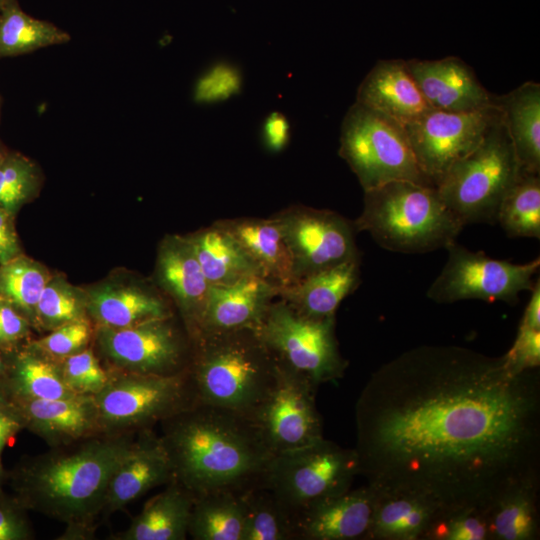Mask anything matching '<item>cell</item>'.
<instances>
[{
	"instance_id": "cell-1",
	"label": "cell",
	"mask_w": 540,
	"mask_h": 540,
	"mask_svg": "<svg viewBox=\"0 0 540 540\" xmlns=\"http://www.w3.org/2000/svg\"><path fill=\"white\" fill-rule=\"evenodd\" d=\"M358 473L441 510L490 507L540 481L539 368L504 355L421 345L378 367L355 404Z\"/></svg>"
},
{
	"instance_id": "cell-2",
	"label": "cell",
	"mask_w": 540,
	"mask_h": 540,
	"mask_svg": "<svg viewBox=\"0 0 540 540\" xmlns=\"http://www.w3.org/2000/svg\"><path fill=\"white\" fill-rule=\"evenodd\" d=\"M173 480L194 497L244 492L257 485L272 457L252 419L195 401L164 419Z\"/></svg>"
},
{
	"instance_id": "cell-3",
	"label": "cell",
	"mask_w": 540,
	"mask_h": 540,
	"mask_svg": "<svg viewBox=\"0 0 540 540\" xmlns=\"http://www.w3.org/2000/svg\"><path fill=\"white\" fill-rule=\"evenodd\" d=\"M188 374L196 400L252 418L270 393L278 362L257 329L199 333Z\"/></svg>"
},
{
	"instance_id": "cell-4",
	"label": "cell",
	"mask_w": 540,
	"mask_h": 540,
	"mask_svg": "<svg viewBox=\"0 0 540 540\" xmlns=\"http://www.w3.org/2000/svg\"><path fill=\"white\" fill-rule=\"evenodd\" d=\"M353 225L382 248L405 254L446 248L464 227L436 187L404 180L364 191V207Z\"/></svg>"
},
{
	"instance_id": "cell-5",
	"label": "cell",
	"mask_w": 540,
	"mask_h": 540,
	"mask_svg": "<svg viewBox=\"0 0 540 540\" xmlns=\"http://www.w3.org/2000/svg\"><path fill=\"white\" fill-rule=\"evenodd\" d=\"M132 446L124 441L95 442L43 460L26 472V498L60 520H82L104 505L110 480Z\"/></svg>"
},
{
	"instance_id": "cell-6",
	"label": "cell",
	"mask_w": 540,
	"mask_h": 540,
	"mask_svg": "<svg viewBox=\"0 0 540 540\" xmlns=\"http://www.w3.org/2000/svg\"><path fill=\"white\" fill-rule=\"evenodd\" d=\"M520 175L501 113L481 142L456 161L436 186L447 208L465 226L497 223L500 204Z\"/></svg>"
},
{
	"instance_id": "cell-7",
	"label": "cell",
	"mask_w": 540,
	"mask_h": 540,
	"mask_svg": "<svg viewBox=\"0 0 540 540\" xmlns=\"http://www.w3.org/2000/svg\"><path fill=\"white\" fill-rule=\"evenodd\" d=\"M339 155L364 191L398 180L434 186L419 167L404 127L357 102L343 118Z\"/></svg>"
},
{
	"instance_id": "cell-8",
	"label": "cell",
	"mask_w": 540,
	"mask_h": 540,
	"mask_svg": "<svg viewBox=\"0 0 540 540\" xmlns=\"http://www.w3.org/2000/svg\"><path fill=\"white\" fill-rule=\"evenodd\" d=\"M358 473L354 448L324 437L310 445L273 454L258 485L272 491L296 516L311 505L342 494Z\"/></svg>"
},
{
	"instance_id": "cell-9",
	"label": "cell",
	"mask_w": 540,
	"mask_h": 540,
	"mask_svg": "<svg viewBox=\"0 0 540 540\" xmlns=\"http://www.w3.org/2000/svg\"><path fill=\"white\" fill-rule=\"evenodd\" d=\"M257 331L275 358L314 386L344 376L347 361L335 335V316L309 318L286 302L273 301Z\"/></svg>"
},
{
	"instance_id": "cell-10",
	"label": "cell",
	"mask_w": 540,
	"mask_h": 540,
	"mask_svg": "<svg viewBox=\"0 0 540 540\" xmlns=\"http://www.w3.org/2000/svg\"><path fill=\"white\" fill-rule=\"evenodd\" d=\"M445 249L447 261L427 291V297L436 303L479 299L516 304L520 292L532 289L540 267L539 257L515 264L470 251L456 241Z\"/></svg>"
},
{
	"instance_id": "cell-11",
	"label": "cell",
	"mask_w": 540,
	"mask_h": 540,
	"mask_svg": "<svg viewBox=\"0 0 540 540\" xmlns=\"http://www.w3.org/2000/svg\"><path fill=\"white\" fill-rule=\"evenodd\" d=\"M288 248L294 282L360 259L353 222L327 209L291 206L271 216Z\"/></svg>"
},
{
	"instance_id": "cell-12",
	"label": "cell",
	"mask_w": 540,
	"mask_h": 540,
	"mask_svg": "<svg viewBox=\"0 0 540 540\" xmlns=\"http://www.w3.org/2000/svg\"><path fill=\"white\" fill-rule=\"evenodd\" d=\"M275 383L252 421L272 454L298 449L323 438L315 403L317 387L278 360Z\"/></svg>"
},
{
	"instance_id": "cell-13",
	"label": "cell",
	"mask_w": 540,
	"mask_h": 540,
	"mask_svg": "<svg viewBox=\"0 0 540 540\" xmlns=\"http://www.w3.org/2000/svg\"><path fill=\"white\" fill-rule=\"evenodd\" d=\"M97 417L114 426L164 420L196 401L188 371L176 375H142L108 383L93 398Z\"/></svg>"
},
{
	"instance_id": "cell-14",
	"label": "cell",
	"mask_w": 540,
	"mask_h": 540,
	"mask_svg": "<svg viewBox=\"0 0 540 540\" xmlns=\"http://www.w3.org/2000/svg\"><path fill=\"white\" fill-rule=\"evenodd\" d=\"M499 116L496 105L471 112L432 109L403 127L419 167L436 187L449 168L481 142Z\"/></svg>"
},
{
	"instance_id": "cell-15",
	"label": "cell",
	"mask_w": 540,
	"mask_h": 540,
	"mask_svg": "<svg viewBox=\"0 0 540 540\" xmlns=\"http://www.w3.org/2000/svg\"><path fill=\"white\" fill-rule=\"evenodd\" d=\"M98 342L115 365L132 374L176 375L190 365L185 343L169 317L125 328L100 327Z\"/></svg>"
},
{
	"instance_id": "cell-16",
	"label": "cell",
	"mask_w": 540,
	"mask_h": 540,
	"mask_svg": "<svg viewBox=\"0 0 540 540\" xmlns=\"http://www.w3.org/2000/svg\"><path fill=\"white\" fill-rule=\"evenodd\" d=\"M406 64L433 109L471 112L495 106L494 95L481 84L473 68L459 57L410 59Z\"/></svg>"
},
{
	"instance_id": "cell-17",
	"label": "cell",
	"mask_w": 540,
	"mask_h": 540,
	"mask_svg": "<svg viewBox=\"0 0 540 540\" xmlns=\"http://www.w3.org/2000/svg\"><path fill=\"white\" fill-rule=\"evenodd\" d=\"M375 498L366 484L311 505L297 516L298 540H366Z\"/></svg>"
},
{
	"instance_id": "cell-18",
	"label": "cell",
	"mask_w": 540,
	"mask_h": 540,
	"mask_svg": "<svg viewBox=\"0 0 540 540\" xmlns=\"http://www.w3.org/2000/svg\"><path fill=\"white\" fill-rule=\"evenodd\" d=\"M156 276L179 307L192 338L198 331L210 284L187 236L163 239L158 249Z\"/></svg>"
},
{
	"instance_id": "cell-19",
	"label": "cell",
	"mask_w": 540,
	"mask_h": 540,
	"mask_svg": "<svg viewBox=\"0 0 540 540\" xmlns=\"http://www.w3.org/2000/svg\"><path fill=\"white\" fill-rule=\"evenodd\" d=\"M278 289L259 275L229 285L210 286L199 328L193 337L199 333L257 329L277 297Z\"/></svg>"
},
{
	"instance_id": "cell-20",
	"label": "cell",
	"mask_w": 540,
	"mask_h": 540,
	"mask_svg": "<svg viewBox=\"0 0 540 540\" xmlns=\"http://www.w3.org/2000/svg\"><path fill=\"white\" fill-rule=\"evenodd\" d=\"M356 102L402 126L433 109L403 59L379 60L360 83Z\"/></svg>"
},
{
	"instance_id": "cell-21",
	"label": "cell",
	"mask_w": 540,
	"mask_h": 540,
	"mask_svg": "<svg viewBox=\"0 0 540 540\" xmlns=\"http://www.w3.org/2000/svg\"><path fill=\"white\" fill-rule=\"evenodd\" d=\"M375 490V504L366 540H424L431 524L442 511L435 502L417 493Z\"/></svg>"
},
{
	"instance_id": "cell-22",
	"label": "cell",
	"mask_w": 540,
	"mask_h": 540,
	"mask_svg": "<svg viewBox=\"0 0 540 540\" xmlns=\"http://www.w3.org/2000/svg\"><path fill=\"white\" fill-rule=\"evenodd\" d=\"M359 283L360 259L349 260L279 288L277 297L303 316L334 317L339 304Z\"/></svg>"
},
{
	"instance_id": "cell-23",
	"label": "cell",
	"mask_w": 540,
	"mask_h": 540,
	"mask_svg": "<svg viewBox=\"0 0 540 540\" xmlns=\"http://www.w3.org/2000/svg\"><path fill=\"white\" fill-rule=\"evenodd\" d=\"M172 480V463L161 440L133 445L110 480L104 505L113 510L123 508L153 487Z\"/></svg>"
},
{
	"instance_id": "cell-24",
	"label": "cell",
	"mask_w": 540,
	"mask_h": 540,
	"mask_svg": "<svg viewBox=\"0 0 540 540\" xmlns=\"http://www.w3.org/2000/svg\"><path fill=\"white\" fill-rule=\"evenodd\" d=\"M494 103L511 139L520 172H540V84L527 81Z\"/></svg>"
},
{
	"instance_id": "cell-25",
	"label": "cell",
	"mask_w": 540,
	"mask_h": 540,
	"mask_svg": "<svg viewBox=\"0 0 540 540\" xmlns=\"http://www.w3.org/2000/svg\"><path fill=\"white\" fill-rule=\"evenodd\" d=\"M218 222L242 245L266 280L278 288L293 284L290 254L273 218H236Z\"/></svg>"
},
{
	"instance_id": "cell-26",
	"label": "cell",
	"mask_w": 540,
	"mask_h": 540,
	"mask_svg": "<svg viewBox=\"0 0 540 540\" xmlns=\"http://www.w3.org/2000/svg\"><path fill=\"white\" fill-rule=\"evenodd\" d=\"M187 238L210 286L229 285L246 277L262 276L242 245L218 221Z\"/></svg>"
},
{
	"instance_id": "cell-27",
	"label": "cell",
	"mask_w": 540,
	"mask_h": 540,
	"mask_svg": "<svg viewBox=\"0 0 540 540\" xmlns=\"http://www.w3.org/2000/svg\"><path fill=\"white\" fill-rule=\"evenodd\" d=\"M87 311L100 327L125 328L169 317L165 303L155 294L135 286L106 284L87 294Z\"/></svg>"
},
{
	"instance_id": "cell-28",
	"label": "cell",
	"mask_w": 540,
	"mask_h": 540,
	"mask_svg": "<svg viewBox=\"0 0 540 540\" xmlns=\"http://www.w3.org/2000/svg\"><path fill=\"white\" fill-rule=\"evenodd\" d=\"M194 496L176 481L149 500L141 513L123 533L124 540H183Z\"/></svg>"
},
{
	"instance_id": "cell-29",
	"label": "cell",
	"mask_w": 540,
	"mask_h": 540,
	"mask_svg": "<svg viewBox=\"0 0 540 540\" xmlns=\"http://www.w3.org/2000/svg\"><path fill=\"white\" fill-rule=\"evenodd\" d=\"M246 522L242 492L205 493L194 497L188 534L196 540H244Z\"/></svg>"
},
{
	"instance_id": "cell-30",
	"label": "cell",
	"mask_w": 540,
	"mask_h": 540,
	"mask_svg": "<svg viewBox=\"0 0 540 540\" xmlns=\"http://www.w3.org/2000/svg\"><path fill=\"white\" fill-rule=\"evenodd\" d=\"M21 415L33 429L52 438H77L95 423L94 400L77 395L62 399H22Z\"/></svg>"
},
{
	"instance_id": "cell-31",
	"label": "cell",
	"mask_w": 540,
	"mask_h": 540,
	"mask_svg": "<svg viewBox=\"0 0 540 540\" xmlns=\"http://www.w3.org/2000/svg\"><path fill=\"white\" fill-rule=\"evenodd\" d=\"M539 483L528 481L514 486L489 507L491 540L539 538Z\"/></svg>"
},
{
	"instance_id": "cell-32",
	"label": "cell",
	"mask_w": 540,
	"mask_h": 540,
	"mask_svg": "<svg viewBox=\"0 0 540 540\" xmlns=\"http://www.w3.org/2000/svg\"><path fill=\"white\" fill-rule=\"evenodd\" d=\"M69 40L64 30L26 14L17 0H7L0 10V57L22 55Z\"/></svg>"
},
{
	"instance_id": "cell-33",
	"label": "cell",
	"mask_w": 540,
	"mask_h": 540,
	"mask_svg": "<svg viewBox=\"0 0 540 540\" xmlns=\"http://www.w3.org/2000/svg\"><path fill=\"white\" fill-rule=\"evenodd\" d=\"M247 510L244 540H298L297 516L261 485L242 492Z\"/></svg>"
},
{
	"instance_id": "cell-34",
	"label": "cell",
	"mask_w": 540,
	"mask_h": 540,
	"mask_svg": "<svg viewBox=\"0 0 540 540\" xmlns=\"http://www.w3.org/2000/svg\"><path fill=\"white\" fill-rule=\"evenodd\" d=\"M497 223L511 238H540L539 174L520 172L500 204Z\"/></svg>"
},
{
	"instance_id": "cell-35",
	"label": "cell",
	"mask_w": 540,
	"mask_h": 540,
	"mask_svg": "<svg viewBox=\"0 0 540 540\" xmlns=\"http://www.w3.org/2000/svg\"><path fill=\"white\" fill-rule=\"evenodd\" d=\"M50 279L41 264L20 254L0 265V296L26 318L33 319L37 302Z\"/></svg>"
},
{
	"instance_id": "cell-36",
	"label": "cell",
	"mask_w": 540,
	"mask_h": 540,
	"mask_svg": "<svg viewBox=\"0 0 540 540\" xmlns=\"http://www.w3.org/2000/svg\"><path fill=\"white\" fill-rule=\"evenodd\" d=\"M12 383L21 399H62L77 396L64 382L61 371L36 354L20 353L13 364Z\"/></svg>"
},
{
	"instance_id": "cell-37",
	"label": "cell",
	"mask_w": 540,
	"mask_h": 540,
	"mask_svg": "<svg viewBox=\"0 0 540 540\" xmlns=\"http://www.w3.org/2000/svg\"><path fill=\"white\" fill-rule=\"evenodd\" d=\"M87 311V294L56 277L48 281L37 302L33 320L45 328L83 319Z\"/></svg>"
},
{
	"instance_id": "cell-38",
	"label": "cell",
	"mask_w": 540,
	"mask_h": 540,
	"mask_svg": "<svg viewBox=\"0 0 540 540\" xmlns=\"http://www.w3.org/2000/svg\"><path fill=\"white\" fill-rule=\"evenodd\" d=\"M38 186L36 165L20 153L7 152L0 162V207L15 215Z\"/></svg>"
},
{
	"instance_id": "cell-39",
	"label": "cell",
	"mask_w": 540,
	"mask_h": 540,
	"mask_svg": "<svg viewBox=\"0 0 540 540\" xmlns=\"http://www.w3.org/2000/svg\"><path fill=\"white\" fill-rule=\"evenodd\" d=\"M489 507L464 506L441 511L424 540H491Z\"/></svg>"
},
{
	"instance_id": "cell-40",
	"label": "cell",
	"mask_w": 540,
	"mask_h": 540,
	"mask_svg": "<svg viewBox=\"0 0 540 540\" xmlns=\"http://www.w3.org/2000/svg\"><path fill=\"white\" fill-rule=\"evenodd\" d=\"M61 375L77 395L98 394L109 383L107 373L91 350H82L65 358Z\"/></svg>"
},
{
	"instance_id": "cell-41",
	"label": "cell",
	"mask_w": 540,
	"mask_h": 540,
	"mask_svg": "<svg viewBox=\"0 0 540 540\" xmlns=\"http://www.w3.org/2000/svg\"><path fill=\"white\" fill-rule=\"evenodd\" d=\"M242 78L239 70L227 63H218L207 70L196 82L194 100L197 103L223 101L240 91Z\"/></svg>"
},
{
	"instance_id": "cell-42",
	"label": "cell",
	"mask_w": 540,
	"mask_h": 540,
	"mask_svg": "<svg viewBox=\"0 0 540 540\" xmlns=\"http://www.w3.org/2000/svg\"><path fill=\"white\" fill-rule=\"evenodd\" d=\"M91 337L89 322L83 318L55 328L49 335L35 342V350L54 357H68L86 347Z\"/></svg>"
},
{
	"instance_id": "cell-43",
	"label": "cell",
	"mask_w": 540,
	"mask_h": 540,
	"mask_svg": "<svg viewBox=\"0 0 540 540\" xmlns=\"http://www.w3.org/2000/svg\"><path fill=\"white\" fill-rule=\"evenodd\" d=\"M504 356L516 370L539 368L540 330L519 325L516 339Z\"/></svg>"
},
{
	"instance_id": "cell-44",
	"label": "cell",
	"mask_w": 540,
	"mask_h": 540,
	"mask_svg": "<svg viewBox=\"0 0 540 540\" xmlns=\"http://www.w3.org/2000/svg\"><path fill=\"white\" fill-rule=\"evenodd\" d=\"M29 323L26 317L5 300L0 302V348H9L25 337Z\"/></svg>"
},
{
	"instance_id": "cell-45",
	"label": "cell",
	"mask_w": 540,
	"mask_h": 540,
	"mask_svg": "<svg viewBox=\"0 0 540 540\" xmlns=\"http://www.w3.org/2000/svg\"><path fill=\"white\" fill-rule=\"evenodd\" d=\"M263 140L266 147L272 152H279L287 145L290 137L288 119L281 112L270 113L263 124Z\"/></svg>"
},
{
	"instance_id": "cell-46",
	"label": "cell",
	"mask_w": 540,
	"mask_h": 540,
	"mask_svg": "<svg viewBox=\"0 0 540 540\" xmlns=\"http://www.w3.org/2000/svg\"><path fill=\"white\" fill-rule=\"evenodd\" d=\"M21 254L14 227V214L0 207V265Z\"/></svg>"
},
{
	"instance_id": "cell-47",
	"label": "cell",
	"mask_w": 540,
	"mask_h": 540,
	"mask_svg": "<svg viewBox=\"0 0 540 540\" xmlns=\"http://www.w3.org/2000/svg\"><path fill=\"white\" fill-rule=\"evenodd\" d=\"M29 537L24 518L10 505L0 503V540H22Z\"/></svg>"
},
{
	"instance_id": "cell-48",
	"label": "cell",
	"mask_w": 540,
	"mask_h": 540,
	"mask_svg": "<svg viewBox=\"0 0 540 540\" xmlns=\"http://www.w3.org/2000/svg\"><path fill=\"white\" fill-rule=\"evenodd\" d=\"M22 417L7 404L0 405V457L3 449L14 439L22 427Z\"/></svg>"
},
{
	"instance_id": "cell-49",
	"label": "cell",
	"mask_w": 540,
	"mask_h": 540,
	"mask_svg": "<svg viewBox=\"0 0 540 540\" xmlns=\"http://www.w3.org/2000/svg\"><path fill=\"white\" fill-rule=\"evenodd\" d=\"M531 296L524 310L520 326L540 330V281L537 279L532 287Z\"/></svg>"
},
{
	"instance_id": "cell-50",
	"label": "cell",
	"mask_w": 540,
	"mask_h": 540,
	"mask_svg": "<svg viewBox=\"0 0 540 540\" xmlns=\"http://www.w3.org/2000/svg\"><path fill=\"white\" fill-rule=\"evenodd\" d=\"M5 370H6V364L2 356L0 355V374L4 373Z\"/></svg>"
},
{
	"instance_id": "cell-51",
	"label": "cell",
	"mask_w": 540,
	"mask_h": 540,
	"mask_svg": "<svg viewBox=\"0 0 540 540\" xmlns=\"http://www.w3.org/2000/svg\"><path fill=\"white\" fill-rule=\"evenodd\" d=\"M7 152L8 151L3 147L2 143L0 142V162Z\"/></svg>"
},
{
	"instance_id": "cell-52",
	"label": "cell",
	"mask_w": 540,
	"mask_h": 540,
	"mask_svg": "<svg viewBox=\"0 0 540 540\" xmlns=\"http://www.w3.org/2000/svg\"><path fill=\"white\" fill-rule=\"evenodd\" d=\"M4 404H6V401L4 397L2 396V394L0 393V405H4Z\"/></svg>"
},
{
	"instance_id": "cell-53",
	"label": "cell",
	"mask_w": 540,
	"mask_h": 540,
	"mask_svg": "<svg viewBox=\"0 0 540 540\" xmlns=\"http://www.w3.org/2000/svg\"><path fill=\"white\" fill-rule=\"evenodd\" d=\"M7 2V0H0V10L4 6V4Z\"/></svg>"
},
{
	"instance_id": "cell-54",
	"label": "cell",
	"mask_w": 540,
	"mask_h": 540,
	"mask_svg": "<svg viewBox=\"0 0 540 540\" xmlns=\"http://www.w3.org/2000/svg\"><path fill=\"white\" fill-rule=\"evenodd\" d=\"M2 466H1V461H0V481H1V478H2Z\"/></svg>"
},
{
	"instance_id": "cell-55",
	"label": "cell",
	"mask_w": 540,
	"mask_h": 540,
	"mask_svg": "<svg viewBox=\"0 0 540 540\" xmlns=\"http://www.w3.org/2000/svg\"><path fill=\"white\" fill-rule=\"evenodd\" d=\"M2 300H4V299L0 296V302H1Z\"/></svg>"
}]
</instances>
